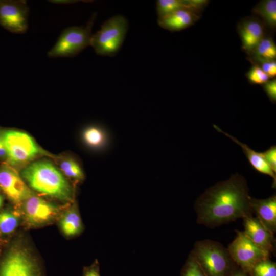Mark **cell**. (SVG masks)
I'll return each mask as SVG.
<instances>
[{"label": "cell", "mask_w": 276, "mask_h": 276, "mask_svg": "<svg viewBox=\"0 0 276 276\" xmlns=\"http://www.w3.org/2000/svg\"><path fill=\"white\" fill-rule=\"evenodd\" d=\"M257 63L264 61L274 60L276 58V45L270 37L264 36L250 54Z\"/></svg>", "instance_id": "ac0fdd59"}, {"label": "cell", "mask_w": 276, "mask_h": 276, "mask_svg": "<svg viewBox=\"0 0 276 276\" xmlns=\"http://www.w3.org/2000/svg\"><path fill=\"white\" fill-rule=\"evenodd\" d=\"M6 158L10 165L17 166L29 162L40 155H50L28 133L9 130L3 132Z\"/></svg>", "instance_id": "8992f818"}, {"label": "cell", "mask_w": 276, "mask_h": 276, "mask_svg": "<svg viewBox=\"0 0 276 276\" xmlns=\"http://www.w3.org/2000/svg\"><path fill=\"white\" fill-rule=\"evenodd\" d=\"M182 276H206L191 253L185 265Z\"/></svg>", "instance_id": "d4e9b609"}, {"label": "cell", "mask_w": 276, "mask_h": 276, "mask_svg": "<svg viewBox=\"0 0 276 276\" xmlns=\"http://www.w3.org/2000/svg\"><path fill=\"white\" fill-rule=\"evenodd\" d=\"M250 203L252 213L256 218L269 231H276V196L258 199L250 197Z\"/></svg>", "instance_id": "5bb4252c"}, {"label": "cell", "mask_w": 276, "mask_h": 276, "mask_svg": "<svg viewBox=\"0 0 276 276\" xmlns=\"http://www.w3.org/2000/svg\"><path fill=\"white\" fill-rule=\"evenodd\" d=\"M156 9L158 18L180 9H187L194 11L192 0H158L156 3Z\"/></svg>", "instance_id": "44dd1931"}, {"label": "cell", "mask_w": 276, "mask_h": 276, "mask_svg": "<svg viewBox=\"0 0 276 276\" xmlns=\"http://www.w3.org/2000/svg\"><path fill=\"white\" fill-rule=\"evenodd\" d=\"M60 225L63 233L67 236H74L81 232L83 225L75 204L64 213L60 220Z\"/></svg>", "instance_id": "e0dca14e"}, {"label": "cell", "mask_w": 276, "mask_h": 276, "mask_svg": "<svg viewBox=\"0 0 276 276\" xmlns=\"http://www.w3.org/2000/svg\"><path fill=\"white\" fill-rule=\"evenodd\" d=\"M250 276H276L275 263L269 258L258 262L251 269Z\"/></svg>", "instance_id": "603a6c76"}, {"label": "cell", "mask_w": 276, "mask_h": 276, "mask_svg": "<svg viewBox=\"0 0 276 276\" xmlns=\"http://www.w3.org/2000/svg\"><path fill=\"white\" fill-rule=\"evenodd\" d=\"M0 158H6V150L3 139V132L0 131Z\"/></svg>", "instance_id": "4dcf8cb0"}, {"label": "cell", "mask_w": 276, "mask_h": 276, "mask_svg": "<svg viewBox=\"0 0 276 276\" xmlns=\"http://www.w3.org/2000/svg\"><path fill=\"white\" fill-rule=\"evenodd\" d=\"M18 224V218L13 213L9 211L0 212V232L9 234L13 232Z\"/></svg>", "instance_id": "cb8c5ba5"}, {"label": "cell", "mask_w": 276, "mask_h": 276, "mask_svg": "<svg viewBox=\"0 0 276 276\" xmlns=\"http://www.w3.org/2000/svg\"><path fill=\"white\" fill-rule=\"evenodd\" d=\"M191 254L206 276H229L234 271L231 269L235 263L227 249L219 242L211 240L197 241Z\"/></svg>", "instance_id": "3957f363"}, {"label": "cell", "mask_w": 276, "mask_h": 276, "mask_svg": "<svg viewBox=\"0 0 276 276\" xmlns=\"http://www.w3.org/2000/svg\"><path fill=\"white\" fill-rule=\"evenodd\" d=\"M199 18L198 12L182 9L157 19L158 25L171 32L180 31L193 25Z\"/></svg>", "instance_id": "9a60e30c"}, {"label": "cell", "mask_w": 276, "mask_h": 276, "mask_svg": "<svg viewBox=\"0 0 276 276\" xmlns=\"http://www.w3.org/2000/svg\"><path fill=\"white\" fill-rule=\"evenodd\" d=\"M254 13L259 16L265 24L271 29L276 27V1L263 0L253 8Z\"/></svg>", "instance_id": "ffe728a7"}, {"label": "cell", "mask_w": 276, "mask_h": 276, "mask_svg": "<svg viewBox=\"0 0 276 276\" xmlns=\"http://www.w3.org/2000/svg\"><path fill=\"white\" fill-rule=\"evenodd\" d=\"M261 153L272 170L276 173V146L273 145Z\"/></svg>", "instance_id": "4316f807"}, {"label": "cell", "mask_w": 276, "mask_h": 276, "mask_svg": "<svg viewBox=\"0 0 276 276\" xmlns=\"http://www.w3.org/2000/svg\"><path fill=\"white\" fill-rule=\"evenodd\" d=\"M244 234L255 244L271 253L274 249V234L252 216L243 218Z\"/></svg>", "instance_id": "7c38bea8"}, {"label": "cell", "mask_w": 276, "mask_h": 276, "mask_svg": "<svg viewBox=\"0 0 276 276\" xmlns=\"http://www.w3.org/2000/svg\"><path fill=\"white\" fill-rule=\"evenodd\" d=\"M238 32L242 49L249 54L265 36L263 24L254 17L243 20L238 26Z\"/></svg>", "instance_id": "4fadbf2b"}, {"label": "cell", "mask_w": 276, "mask_h": 276, "mask_svg": "<svg viewBox=\"0 0 276 276\" xmlns=\"http://www.w3.org/2000/svg\"><path fill=\"white\" fill-rule=\"evenodd\" d=\"M236 232V236L227 249L234 262L249 272L258 262L269 258L270 252L255 244L243 231Z\"/></svg>", "instance_id": "52a82bcc"}, {"label": "cell", "mask_w": 276, "mask_h": 276, "mask_svg": "<svg viewBox=\"0 0 276 276\" xmlns=\"http://www.w3.org/2000/svg\"><path fill=\"white\" fill-rule=\"evenodd\" d=\"M97 14H93L84 27L71 26L64 29L48 51L49 58L73 57L90 45L91 30Z\"/></svg>", "instance_id": "5b68a950"}, {"label": "cell", "mask_w": 276, "mask_h": 276, "mask_svg": "<svg viewBox=\"0 0 276 276\" xmlns=\"http://www.w3.org/2000/svg\"><path fill=\"white\" fill-rule=\"evenodd\" d=\"M249 189L238 173L207 189L196 200L197 222L211 228L252 216Z\"/></svg>", "instance_id": "6da1fadb"}, {"label": "cell", "mask_w": 276, "mask_h": 276, "mask_svg": "<svg viewBox=\"0 0 276 276\" xmlns=\"http://www.w3.org/2000/svg\"><path fill=\"white\" fill-rule=\"evenodd\" d=\"M25 215L30 224L39 225L50 222L58 215V208L33 195L25 201Z\"/></svg>", "instance_id": "8fae6325"}, {"label": "cell", "mask_w": 276, "mask_h": 276, "mask_svg": "<svg viewBox=\"0 0 276 276\" xmlns=\"http://www.w3.org/2000/svg\"><path fill=\"white\" fill-rule=\"evenodd\" d=\"M3 201H4L3 197L1 194H0V208L3 205Z\"/></svg>", "instance_id": "836d02e7"}, {"label": "cell", "mask_w": 276, "mask_h": 276, "mask_svg": "<svg viewBox=\"0 0 276 276\" xmlns=\"http://www.w3.org/2000/svg\"><path fill=\"white\" fill-rule=\"evenodd\" d=\"M63 173L68 177L76 181H82L84 179V173L79 163L74 158H65L60 164Z\"/></svg>", "instance_id": "7402d4cb"}, {"label": "cell", "mask_w": 276, "mask_h": 276, "mask_svg": "<svg viewBox=\"0 0 276 276\" xmlns=\"http://www.w3.org/2000/svg\"><path fill=\"white\" fill-rule=\"evenodd\" d=\"M261 69L269 78H274L276 75L275 60L262 61L258 63Z\"/></svg>", "instance_id": "83f0119b"}, {"label": "cell", "mask_w": 276, "mask_h": 276, "mask_svg": "<svg viewBox=\"0 0 276 276\" xmlns=\"http://www.w3.org/2000/svg\"><path fill=\"white\" fill-rule=\"evenodd\" d=\"M84 143L94 149L105 147L109 142V136L104 130L97 126H89L84 130L82 135Z\"/></svg>", "instance_id": "d6986e66"}, {"label": "cell", "mask_w": 276, "mask_h": 276, "mask_svg": "<svg viewBox=\"0 0 276 276\" xmlns=\"http://www.w3.org/2000/svg\"><path fill=\"white\" fill-rule=\"evenodd\" d=\"M83 276H100L98 265H93L86 268L84 271Z\"/></svg>", "instance_id": "f546056e"}, {"label": "cell", "mask_w": 276, "mask_h": 276, "mask_svg": "<svg viewBox=\"0 0 276 276\" xmlns=\"http://www.w3.org/2000/svg\"><path fill=\"white\" fill-rule=\"evenodd\" d=\"M0 189L16 204L25 201L32 195L15 170L7 164L0 166Z\"/></svg>", "instance_id": "30bf717a"}, {"label": "cell", "mask_w": 276, "mask_h": 276, "mask_svg": "<svg viewBox=\"0 0 276 276\" xmlns=\"http://www.w3.org/2000/svg\"><path fill=\"white\" fill-rule=\"evenodd\" d=\"M213 127L219 132L223 133L227 137L232 139L235 143L240 145L242 148L244 154L248 159L251 167L257 172L265 175H267L273 179L272 188H275L276 185V175L269 165L267 164L263 158L261 152H257L246 144H243L239 141L237 139L228 133L223 131L217 125H213Z\"/></svg>", "instance_id": "2e32d148"}, {"label": "cell", "mask_w": 276, "mask_h": 276, "mask_svg": "<svg viewBox=\"0 0 276 276\" xmlns=\"http://www.w3.org/2000/svg\"><path fill=\"white\" fill-rule=\"evenodd\" d=\"M29 14V8L25 1H0V24L10 32L25 33Z\"/></svg>", "instance_id": "9c48e42d"}, {"label": "cell", "mask_w": 276, "mask_h": 276, "mask_svg": "<svg viewBox=\"0 0 276 276\" xmlns=\"http://www.w3.org/2000/svg\"><path fill=\"white\" fill-rule=\"evenodd\" d=\"M22 177L34 190L65 202H71L74 190L62 174L51 163L39 160L27 165Z\"/></svg>", "instance_id": "7a4b0ae2"}, {"label": "cell", "mask_w": 276, "mask_h": 276, "mask_svg": "<svg viewBox=\"0 0 276 276\" xmlns=\"http://www.w3.org/2000/svg\"><path fill=\"white\" fill-rule=\"evenodd\" d=\"M128 28V22L124 16H113L106 20L100 29L92 34L90 46L98 55L114 56L124 42Z\"/></svg>", "instance_id": "277c9868"}, {"label": "cell", "mask_w": 276, "mask_h": 276, "mask_svg": "<svg viewBox=\"0 0 276 276\" xmlns=\"http://www.w3.org/2000/svg\"><path fill=\"white\" fill-rule=\"evenodd\" d=\"M52 3L55 4H72L76 3L78 1H51Z\"/></svg>", "instance_id": "d6a6232c"}, {"label": "cell", "mask_w": 276, "mask_h": 276, "mask_svg": "<svg viewBox=\"0 0 276 276\" xmlns=\"http://www.w3.org/2000/svg\"><path fill=\"white\" fill-rule=\"evenodd\" d=\"M0 276H41L35 259L20 247L12 248L0 263Z\"/></svg>", "instance_id": "ba28073f"}, {"label": "cell", "mask_w": 276, "mask_h": 276, "mask_svg": "<svg viewBox=\"0 0 276 276\" xmlns=\"http://www.w3.org/2000/svg\"><path fill=\"white\" fill-rule=\"evenodd\" d=\"M229 276H250L249 272L243 270L234 271Z\"/></svg>", "instance_id": "1f68e13d"}, {"label": "cell", "mask_w": 276, "mask_h": 276, "mask_svg": "<svg viewBox=\"0 0 276 276\" xmlns=\"http://www.w3.org/2000/svg\"><path fill=\"white\" fill-rule=\"evenodd\" d=\"M249 82L254 84H262L269 80V77L257 64L253 65L246 74Z\"/></svg>", "instance_id": "484cf974"}, {"label": "cell", "mask_w": 276, "mask_h": 276, "mask_svg": "<svg viewBox=\"0 0 276 276\" xmlns=\"http://www.w3.org/2000/svg\"><path fill=\"white\" fill-rule=\"evenodd\" d=\"M263 88L270 100L273 103L276 101V79L268 80L263 85Z\"/></svg>", "instance_id": "f1b7e54d"}]
</instances>
